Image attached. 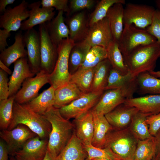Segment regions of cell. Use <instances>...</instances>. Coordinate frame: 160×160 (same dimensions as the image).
I'll use <instances>...</instances> for the list:
<instances>
[{
  "label": "cell",
  "instance_id": "cell-52",
  "mask_svg": "<svg viewBox=\"0 0 160 160\" xmlns=\"http://www.w3.org/2000/svg\"><path fill=\"white\" fill-rule=\"evenodd\" d=\"M56 158L54 157L47 150L46 155L42 160H55Z\"/></svg>",
  "mask_w": 160,
  "mask_h": 160
},
{
  "label": "cell",
  "instance_id": "cell-17",
  "mask_svg": "<svg viewBox=\"0 0 160 160\" xmlns=\"http://www.w3.org/2000/svg\"><path fill=\"white\" fill-rule=\"evenodd\" d=\"M41 6L40 1L29 4V16L22 23L21 30L26 31L36 25L49 22L54 18L55 14L54 8L41 7Z\"/></svg>",
  "mask_w": 160,
  "mask_h": 160
},
{
  "label": "cell",
  "instance_id": "cell-34",
  "mask_svg": "<svg viewBox=\"0 0 160 160\" xmlns=\"http://www.w3.org/2000/svg\"><path fill=\"white\" fill-rule=\"evenodd\" d=\"M151 115L139 111L133 117L129 127L136 138L143 140L153 137L150 134L146 119Z\"/></svg>",
  "mask_w": 160,
  "mask_h": 160
},
{
  "label": "cell",
  "instance_id": "cell-51",
  "mask_svg": "<svg viewBox=\"0 0 160 160\" xmlns=\"http://www.w3.org/2000/svg\"><path fill=\"white\" fill-rule=\"evenodd\" d=\"M0 68L1 69H2L7 74L9 75L12 74V72L11 70L1 60H0Z\"/></svg>",
  "mask_w": 160,
  "mask_h": 160
},
{
  "label": "cell",
  "instance_id": "cell-7",
  "mask_svg": "<svg viewBox=\"0 0 160 160\" xmlns=\"http://www.w3.org/2000/svg\"><path fill=\"white\" fill-rule=\"evenodd\" d=\"M103 93L91 91L84 93L69 104L59 108L60 113L68 120L78 118L92 109Z\"/></svg>",
  "mask_w": 160,
  "mask_h": 160
},
{
  "label": "cell",
  "instance_id": "cell-35",
  "mask_svg": "<svg viewBox=\"0 0 160 160\" xmlns=\"http://www.w3.org/2000/svg\"><path fill=\"white\" fill-rule=\"evenodd\" d=\"M95 69H79L71 75L69 82L76 84L84 93L91 92Z\"/></svg>",
  "mask_w": 160,
  "mask_h": 160
},
{
  "label": "cell",
  "instance_id": "cell-37",
  "mask_svg": "<svg viewBox=\"0 0 160 160\" xmlns=\"http://www.w3.org/2000/svg\"><path fill=\"white\" fill-rule=\"evenodd\" d=\"M156 155L155 138L138 140L134 160H152Z\"/></svg>",
  "mask_w": 160,
  "mask_h": 160
},
{
  "label": "cell",
  "instance_id": "cell-12",
  "mask_svg": "<svg viewBox=\"0 0 160 160\" xmlns=\"http://www.w3.org/2000/svg\"><path fill=\"white\" fill-rule=\"evenodd\" d=\"M29 4L23 0L13 8H7L0 16V27L10 32L20 29L23 22L29 16Z\"/></svg>",
  "mask_w": 160,
  "mask_h": 160
},
{
  "label": "cell",
  "instance_id": "cell-11",
  "mask_svg": "<svg viewBox=\"0 0 160 160\" xmlns=\"http://www.w3.org/2000/svg\"><path fill=\"white\" fill-rule=\"evenodd\" d=\"M36 136L27 127L22 124L18 125L12 129H4L0 132V137L7 146L9 155L13 156L27 141Z\"/></svg>",
  "mask_w": 160,
  "mask_h": 160
},
{
  "label": "cell",
  "instance_id": "cell-3",
  "mask_svg": "<svg viewBox=\"0 0 160 160\" xmlns=\"http://www.w3.org/2000/svg\"><path fill=\"white\" fill-rule=\"evenodd\" d=\"M20 124L26 126L42 139L48 137L51 129L50 124L43 115L34 112L26 104L15 101L12 119L7 129H12Z\"/></svg>",
  "mask_w": 160,
  "mask_h": 160
},
{
  "label": "cell",
  "instance_id": "cell-33",
  "mask_svg": "<svg viewBox=\"0 0 160 160\" xmlns=\"http://www.w3.org/2000/svg\"><path fill=\"white\" fill-rule=\"evenodd\" d=\"M136 92L141 95L160 94V78L155 77L149 72L142 73L136 77Z\"/></svg>",
  "mask_w": 160,
  "mask_h": 160
},
{
  "label": "cell",
  "instance_id": "cell-31",
  "mask_svg": "<svg viewBox=\"0 0 160 160\" xmlns=\"http://www.w3.org/2000/svg\"><path fill=\"white\" fill-rule=\"evenodd\" d=\"M112 66L107 58L95 67L91 91L103 93L106 86Z\"/></svg>",
  "mask_w": 160,
  "mask_h": 160
},
{
  "label": "cell",
  "instance_id": "cell-9",
  "mask_svg": "<svg viewBox=\"0 0 160 160\" xmlns=\"http://www.w3.org/2000/svg\"><path fill=\"white\" fill-rule=\"evenodd\" d=\"M40 40L41 70L50 74L55 67L58 57L57 47L53 43L46 23L39 25Z\"/></svg>",
  "mask_w": 160,
  "mask_h": 160
},
{
  "label": "cell",
  "instance_id": "cell-30",
  "mask_svg": "<svg viewBox=\"0 0 160 160\" xmlns=\"http://www.w3.org/2000/svg\"><path fill=\"white\" fill-rule=\"evenodd\" d=\"M84 94L76 84L69 82L55 90L54 106L59 109L80 97Z\"/></svg>",
  "mask_w": 160,
  "mask_h": 160
},
{
  "label": "cell",
  "instance_id": "cell-49",
  "mask_svg": "<svg viewBox=\"0 0 160 160\" xmlns=\"http://www.w3.org/2000/svg\"><path fill=\"white\" fill-rule=\"evenodd\" d=\"M15 1V0H0V13L2 15L5 11L7 6L9 4H12Z\"/></svg>",
  "mask_w": 160,
  "mask_h": 160
},
{
  "label": "cell",
  "instance_id": "cell-19",
  "mask_svg": "<svg viewBox=\"0 0 160 160\" xmlns=\"http://www.w3.org/2000/svg\"><path fill=\"white\" fill-rule=\"evenodd\" d=\"M36 74L32 71L27 57L22 58L14 63L13 71L10 77L8 84L9 97L15 95L24 81Z\"/></svg>",
  "mask_w": 160,
  "mask_h": 160
},
{
  "label": "cell",
  "instance_id": "cell-1",
  "mask_svg": "<svg viewBox=\"0 0 160 160\" xmlns=\"http://www.w3.org/2000/svg\"><path fill=\"white\" fill-rule=\"evenodd\" d=\"M43 116L51 126L47 151L56 158L71 138L74 131V126L62 116L59 108L54 106Z\"/></svg>",
  "mask_w": 160,
  "mask_h": 160
},
{
  "label": "cell",
  "instance_id": "cell-54",
  "mask_svg": "<svg viewBox=\"0 0 160 160\" xmlns=\"http://www.w3.org/2000/svg\"><path fill=\"white\" fill-rule=\"evenodd\" d=\"M155 4L158 9L160 10V0H156L155 1Z\"/></svg>",
  "mask_w": 160,
  "mask_h": 160
},
{
  "label": "cell",
  "instance_id": "cell-29",
  "mask_svg": "<svg viewBox=\"0 0 160 160\" xmlns=\"http://www.w3.org/2000/svg\"><path fill=\"white\" fill-rule=\"evenodd\" d=\"M55 89L50 86L26 104L34 112L43 115L52 107L54 106L55 100Z\"/></svg>",
  "mask_w": 160,
  "mask_h": 160
},
{
  "label": "cell",
  "instance_id": "cell-38",
  "mask_svg": "<svg viewBox=\"0 0 160 160\" xmlns=\"http://www.w3.org/2000/svg\"><path fill=\"white\" fill-rule=\"evenodd\" d=\"M107 58L106 49L99 46L92 47L87 54L83 64L79 69L94 68Z\"/></svg>",
  "mask_w": 160,
  "mask_h": 160
},
{
  "label": "cell",
  "instance_id": "cell-25",
  "mask_svg": "<svg viewBox=\"0 0 160 160\" xmlns=\"http://www.w3.org/2000/svg\"><path fill=\"white\" fill-rule=\"evenodd\" d=\"M125 103L144 113L153 115L160 112V94H150L126 100Z\"/></svg>",
  "mask_w": 160,
  "mask_h": 160
},
{
  "label": "cell",
  "instance_id": "cell-53",
  "mask_svg": "<svg viewBox=\"0 0 160 160\" xmlns=\"http://www.w3.org/2000/svg\"><path fill=\"white\" fill-rule=\"evenodd\" d=\"M153 76L158 78H160V70L155 71H153L149 72Z\"/></svg>",
  "mask_w": 160,
  "mask_h": 160
},
{
  "label": "cell",
  "instance_id": "cell-55",
  "mask_svg": "<svg viewBox=\"0 0 160 160\" xmlns=\"http://www.w3.org/2000/svg\"><path fill=\"white\" fill-rule=\"evenodd\" d=\"M92 160H109L108 159L103 158H96L93 159Z\"/></svg>",
  "mask_w": 160,
  "mask_h": 160
},
{
  "label": "cell",
  "instance_id": "cell-47",
  "mask_svg": "<svg viewBox=\"0 0 160 160\" xmlns=\"http://www.w3.org/2000/svg\"><path fill=\"white\" fill-rule=\"evenodd\" d=\"M11 35L10 32L5 29H0V51L1 52L8 46L7 40Z\"/></svg>",
  "mask_w": 160,
  "mask_h": 160
},
{
  "label": "cell",
  "instance_id": "cell-41",
  "mask_svg": "<svg viewBox=\"0 0 160 160\" xmlns=\"http://www.w3.org/2000/svg\"><path fill=\"white\" fill-rule=\"evenodd\" d=\"M84 146L87 153L86 160H92L96 158H103L109 160H122L108 148H100L95 147L92 144Z\"/></svg>",
  "mask_w": 160,
  "mask_h": 160
},
{
  "label": "cell",
  "instance_id": "cell-56",
  "mask_svg": "<svg viewBox=\"0 0 160 160\" xmlns=\"http://www.w3.org/2000/svg\"><path fill=\"white\" fill-rule=\"evenodd\" d=\"M152 160H160V157L156 155Z\"/></svg>",
  "mask_w": 160,
  "mask_h": 160
},
{
  "label": "cell",
  "instance_id": "cell-36",
  "mask_svg": "<svg viewBox=\"0 0 160 160\" xmlns=\"http://www.w3.org/2000/svg\"><path fill=\"white\" fill-rule=\"evenodd\" d=\"M107 59L113 68L123 75L128 73L129 71L124 60L123 56L119 48L118 42L113 40L106 48Z\"/></svg>",
  "mask_w": 160,
  "mask_h": 160
},
{
  "label": "cell",
  "instance_id": "cell-57",
  "mask_svg": "<svg viewBox=\"0 0 160 160\" xmlns=\"http://www.w3.org/2000/svg\"><path fill=\"white\" fill-rule=\"evenodd\" d=\"M9 160H17L14 156H11Z\"/></svg>",
  "mask_w": 160,
  "mask_h": 160
},
{
  "label": "cell",
  "instance_id": "cell-8",
  "mask_svg": "<svg viewBox=\"0 0 160 160\" xmlns=\"http://www.w3.org/2000/svg\"><path fill=\"white\" fill-rule=\"evenodd\" d=\"M155 10L153 7L148 5L127 4L124 7V25L132 24L146 29L151 24Z\"/></svg>",
  "mask_w": 160,
  "mask_h": 160
},
{
  "label": "cell",
  "instance_id": "cell-15",
  "mask_svg": "<svg viewBox=\"0 0 160 160\" xmlns=\"http://www.w3.org/2000/svg\"><path fill=\"white\" fill-rule=\"evenodd\" d=\"M113 40L106 17L89 27L87 35L83 41L91 47L99 46L106 49Z\"/></svg>",
  "mask_w": 160,
  "mask_h": 160
},
{
  "label": "cell",
  "instance_id": "cell-50",
  "mask_svg": "<svg viewBox=\"0 0 160 160\" xmlns=\"http://www.w3.org/2000/svg\"><path fill=\"white\" fill-rule=\"evenodd\" d=\"M154 137L155 138L156 148V155L160 157V129Z\"/></svg>",
  "mask_w": 160,
  "mask_h": 160
},
{
  "label": "cell",
  "instance_id": "cell-43",
  "mask_svg": "<svg viewBox=\"0 0 160 160\" xmlns=\"http://www.w3.org/2000/svg\"><path fill=\"white\" fill-rule=\"evenodd\" d=\"M67 0H42L41 7L47 8H53L58 11L69 13V9Z\"/></svg>",
  "mask_w": 160,
  "mask_h": 160
},
{
  "label": "cell",
  "instance_id": "cell-4",
  "mask_svg": "<svg viewBox=\"0 0 160 160\" xmlns=\"http://www.w3.org/2000/svg\"><path fill=\"white\" fill-rule=\"evenodd\" d=\"M138 139L129 128L112 129L107 134L104 148L110 149L122 160H134Z\"/></svg>",
  "mask_w": 160,
  "mask_h": 160
},
{
  "label": "cell",
  "instance_id": "cell-46",
  "mask_svg": "<svg viewBox=\"0 0 160 160\" xmlns=\"http://www.w3.org/2000/svg\"><path fill=\"white\" fill-rule=\"evenodd\" d=\"M7 74L0 69V101L9 97V88Z\"/></svg>",
  "mask_w": 160,
  "mask_h": 160
},
{
  "label": "cell",
  "instance_id": "cell-13",
  "mask_svg": "<svg viewBox=\"0 0 160 160\" xmlns=\"http://www.w3.org/2000/svg\"><path fill=\"white\" fill-rule=\"evenodd\" d=\"M130 98L128 94L120 89L105 90L92 110L105 115Z\"/></svg>",
  "mask_w": 160,
  "mask_h": 160
},
{
  "label": "cell",
  "instance_id": "cell-10",
  "mask_svg": "<svg viewBox=\"0 0 160 160\" xmlns=\"http://www.w3.org/2000/svg\"><path fill=\"white\" fill-rule=\"evenodd\" d=\"M49 75L41 70L34 77L27 79L15 95V101L20 104H25L37 96L40 89L49 83Z\"/></svg>",
  "mask_w": 160,
  "mask_h": 160
},
{
  "label": "cell",
  "instance_id": "cell-44",
  "mask_svg": "<svg viewBox=\"0 0 160 160\" xmlns=\"http://www.w3.org/2000/svg\"><path fill=\"white\" fill-rule=\"evenodd\" d=\"M146 122L150 134L154 137L160 129V112L148 116L147 118Z\"/></svg>",
  "mask_w": 160,
  "mask_h": 160
},
{
  "label": "cell",
  "instance_id": "cell-45",
  "mask_svg": "<svg viewBox=\"0 0 160 160\" xmlns=\"http://www.w3.org/2000/svg\"><path fill=\"white\" fill-rule=\"evenodd\" d=\"M95 2L93 0H71L70 1L69 11L71 10L74 12L85 9H91Z\"/></svg>",
  "mask_w": 160,
  "mask_h": 160
},
{
  "label": "cell",
  "instance_id": "cell-16",
  "mask_svg": "<svg viewBox=\"0 0 160 160\" xmlns=\"http://www.w3.org/2000/svg\"><path fill=\"white\" fill-rule=\"evenodd\" d=\"M27 59L32 71L36 74L41 70L40 40L39 32L33 28L23 35Z\"/></svg>",
  "mask_w": 160,
  "mask_h": 160
},
{
  "label": "cell",
  "instance_id": "cell-26",
  "mask_svg": "<svg viewBox=\"0 0 160 160\" xmlns=\"http://www.w3.org/2000/svg\"><path fill=\"white\" fill-rule=\"evenodd\" d=\"M87 157L84 146L74 131L71 138L55 160H86Z\"/></svg>",
  "mask_w": 160,
  "mask_h": 160
},
{
  "label": "cell",
  "instance_id": "cell-2",
  "mask_svg": "<svg viewBox=\"0 0 160 160\" xmlns=\"http://www.w3.org/2000/svg\"><path fill=\"white\" fill-rule=\"evenodd\" d=\"M160 57V42L140 46L124 57L129 72L136 77L140 74L154 71Z\"/></svg>",
  "mask_w": 160,
  "mask_h": 160
},
{
  "label": "cell",
  "instance_id": "cell-5",
  "mask_svg": "<svg viewBox=\"0 0 160 160\" xmlns=\"http://www.w3.org/2000/svg\"><path fill=\"white\" fill-rule=\"evenodd\" d=\"M75 43L69 38L63 40L57 47L58 57L56 65L53 71L49 75V84L55 90L69 82V56Z\"/></svg>",
  "mask_w": 160,
  "mask_h": 160
},
{
  "label": "cell",
  "instance_id": "cell-42",
  "mask_svg": "<svg viewBox=\"0 0 160 160\" xmlns=\"http://www.w3.org/2000/svg\"><path fill=\"white\" fill-rule=\"evenodd\" d=\"M147 31L160 42V10H156L151 25L146 29Z\"/></svg>",
  "mask_w": 160,
  "mask_h": 160
},
{
  "label": "cell",
  "instance_id": "cell-20",
  "mask_svg": "<svg viewBox=\"0 0 160 160\" xmlns=\"http://www.w3.org/2000/svg\"><path fill=\"white\" fill-rule=\"evenodd\" d=\"M116 89H122L131 98L133 97L134 93L137 90L136 77L133 76L129 72L125 75H123L112 68L105 91Z\"/></svg>",
  "mask_w": 160,
  "mask_h": 160
},
{
  "label": "cell",
  "instance_id": "cell-27",
  "mask_svg": "<svg viewBox=\"0 0 160 160\" xmlns=\"http://www.w3.org/2000/svg\"><path fill=\"white\" fill-rule=\"evenodd\" d=\"M123 5L121 3L115 4L109 9L106 16L109 22L113 40L118 43L124 28Z\"/></svg>",
  "mask_w": 160,
  "mask_h": 160
},
{
  "label": "cell",
  "instance_id": "cell-24",
  "mask_svg": "<svg viewBox=\"0 0 160 160\" xmlns=\"http://www.w3.org/2000/svg\"><path fill=\"white\" fill-rule=\"evenodd\" d=\"M63 11H58L56 17L46 23L50 39L57 47L64 39L69 38V31L65 23Z\"/></svg>",
  "mask_w": 160,
  "mask_h": 160
},
{
  "label": "cell",
  "instance_id": "cell-6",
  "mask_svg": "<svg viewBox=\"0 0 160 160\" xmlns=\"http://www.w3.org/2000/svg\"><path fill=\"white\" fill-rule=\"evenodd\" d=\"M156 39L146 30L132 24L125 25L118 42L119 48L124 57L137 47L155 43Z\"/></svg>",
  "mask_w": 160,
  "mask_h": 160
},
{
  "label": "cell",
  "instance_id": "cell-18",
  "mask_svg": "<svg viewBox=\"0 0 160 160\" xmlns=\"http://www.w3.org/2000/svg\"><path fill=\"white\" fill-rule=\"evenodd\" d=\"M138 111L136 108L124 103L105 116L113 129L120 130L129 127L133 117Z\"/></svg>",
  "mask_w": 160,
  "mask_h": 160
},
{
  "label": "cell",
  "instance_id": "cell-39",
  "mask_svg": "<svg viewBox=\"0 0 160 160\" xmlns=\"http://www.w3.org/2000/svg\"><path fill=\"white\" fill-rule=\"evenodd\" d=\"M15 95L0 101V128L1 130L7 129L11 122Z\"/></svg>",
  "mask_w": 160,
  "mask_h": 160
},
{
  "label": "cell",
  "instance_id": "cell-21",
  "mask_svg": "<svg viewBox=\"0 0 160 160\" xmlns=\"http://www.w3.org/2000/svg\"><path fill=\"white\" fill-rule=\"evenodd\" d=\"M76 137L84 145H91L93 136L94 123L92 109L73 120Z\"/></svg>",
  "mask_w": 160,
  "mask_h": 160
},
{
  "label": "cell",
  "instance_id": "cell-28",
  "mask_svg": "<svg viewBox=\"0 0 160 160\" xmlns=\"http://www.w3.org/2000/svg\"><path fill=\"white\" fill-rule=\"evenodd\" d=\"M94 131L92 145L100 148L104 147L107 135L113 128L104 115L98 114L92 110Z\"/></svg>",
  "mask_w": 160,
  "mask_h": 160
},
{
  "label": "cell",
  "instance_id": "cell-14",
  "mask_svg": "<svg viewBox=\"0 0 160 160\" xmlns=\"http://www.w3.org/2000/svg\"><path fill=\"white\" fill-rule=\"evenodd\" d=\"M48 140L36 136L27 141L15 153L17 160H42L47 150Z\"/></svg>",
  "mask_w": 160,
  "mask_h": 160
},
{
  "label": "cell",
  "instance_id": "cell-48",
  "mask_svg": "<svg viewBox=\"0 0 160 160\" xmlns=\"http://www.w3.org/2000/svg\"><path fill=\"white\" fill-rule=\"evenodd\" d=\"M7 146L2 140L0 141V160H9Z\"/></svg>",
  "mask_w": 160,
  "mask_h": 160
},
{
  "label": "cell",
  "instance_id": "cell-32",
  "mask_svg": "<svg viewBox=\"0 0 160 160\" xmlns=\"http://www.w3.org/2000/svg\"><path fill=\"white\" fill-rule=\"evenodd\" d=\"M91 47L84 41L75 43L69 56L68 68L71 75L76 72L83 64Z\"/></svg>",
  "mask_w": 160,
  "mask_h": 160
},
{
  "label": "cell",
  "instance_id": "cell-22",
  "mask_svg": "<svg viewBox=\"0 0 160 160\" xmlns=\"http://www.w3.org/2000/svg\"><path fill=\"white\" fill-rule=\"evenodd\" d=\"M25 47L23 35L20 31L16 33L14 43L1 52L0 60L9 67L19 59L27 57Z\"/></svg>",
  "mask_w": 160,
  "mask_h": 160
},
{
  "label": "cell",
  "instance_id": "cell-40",
  "mask_svg": "<svg viewBox=\"0 0 160 160\" xmlns=\"http://www.w3.org/2000/svg\"><path fill=\"white\" fill-rule=\"evenodd\" d=\"M117 3L125 4L124 0H102L97 5L94 11L91 14L88 25L89 27L102 20L106 17L107 13L110 7Z\"/></svg>",
  "mask_w": 160,
  "mask_h": 160
},
{
  "label": "cell",
  "instance_id": "cell-23",
  "mask_svg": "<svg viewBox=\"0 0 160 160\" xmlns=\"http://www.w3.org/2000/svg\"><path fill=\"white\" fill-rule=\"evenodd\" d=\"M88 22L83 12H79L66 20L69 31V39L75 43L84 40L89 28Z\"/></svg>",
  "mask_w": 160,
  "mask_h": 160
}]
</instances>
